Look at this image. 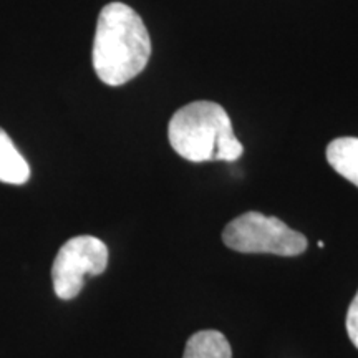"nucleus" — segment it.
I'll use <instances>...</instances> for the list:
<instances>
[{
  "mask_svg": "<svg viewBox=\"0 0 358 358\" xmlns=\"http://www.w3.org/2000/svg\"><path fill=\"white\" fill-rule=\"evenodd\" d=\"M151 57V38L145 22L131 7L111 2L101 8L93 40V69L110 87L136 78Z\"/></svg>",
  "mask_w": 358,
  "mask_h": 358,
  "instance_id": "nucleus-1",
  "label": "nucleus"
},
{
  "mask_svg": "<svg viewBox=\"0 0 358 358\" xmlns=\"http://www.w3.org/2000/svg\"><path fill=\"white\" fill-rule=\"evenodd\" d=\"M169 145L191 163L239 159L244 153L227 111L214 101H192L173 115Z\"/></svg>",
  "mask_w": 358,
  "mask_h": 358,
  "instance_id": "nucleus-2",
  "label": "nucleus"
},
{
  "mask_svg": "<svg viewBox=\"0 0 358 358\" xmlns=\"http://www.w3.org/2000/svg\"><path fill=\"white\" fill-rule=\"evenodd\" d=\"M227 248L244 254H274L294 257L307 249V237L290 229L279 217L249 211L224 227Z\"/></svg>",
  "mask_w": 358,
  "mask_h": 358,
  "instance_id": "nucleus-3",
  "label": "nucleus"
},
{
  "mask_svg": "<svg viewBox=\"0 0 358 358\" xmlns=\"http://www.w3.org/2000/svg\"><path fill=\"white\" fill-rule=\"evenodd\" d=\"M108 266V248L93 236H77L62 245L52 266L53 290L62 301L82 292L85 277L100 275Z\"/></svg>",
  "mask_w": 358,
  "mask_h": 358,
  "instance_id": "nucleus-4",
  "label": "nucleus"
},
{
  "mask_svg": "<svg viewBox=\"0 0 358 358\" xmlns=\"http://www.w3.org/2000/svg\"><path fill=\"white\" fill-rule=\"evenodd\" d=\"M30 179V166L17 150L6 129L0 128V181L6 185H25Z\"/></svg>",
  "mask_w": 358,
  "mask_h": 358,
  "instance_id": "nucleus-5",
  "label": "nucleus"
},
{
  "mask_svg": "<svg viewBox=\"0 0 358 358\" xmlns=\"http://www.w3.org/2000/svg\"><path fill=\"white\" fill-rule=\"evenodd\" d=\"M327 161L352 185L358 187V138H337L327 146Z\"/></svg>",
  "mask_w": 358,
  "mask_h": 358,
  "instance_id": "nucleus-6",
  "label": "nucleus"
},
{
  "mask_svg": "<svg viewBox=\"0 0 358 358\" xmlns=\"http://www.w3.org/2000/svg\"><path fill=\"white\" fill-rule=\"evenodd\" d=\"M182 358H232V350L221 332L199 330L187 340Z\"/></svg>",
  "mask_w": 358,
  "mask_h": 358,
  "instance_id": "nucleus-7",
  "label": "nucleus"
},
{
  "mask_svg": "<svg viewBox=\"0 0 358 358\" xmlns=\"http://www.w3.org/2000/svg\"><path fill=\"white\" fill-rule=\"evenodd\" d=\"M347 332L352 343L358 348V292L348 307L347 312Z\"/></svg>",
  "mask_w": 358,
  "mask_h": 358,
  "instance_id": "nucleus-8",
  "label": "nucleus"
},
{
  "mask_svg": "<svg viewBox=\"0 0 358 358\" xmlns=\"http://www.w3.org/2000/svg\"><path fill=\"white\" fill-rule=\"evenodd\" d=\"M317 245H319V248H325V244L322 243V241H319V243H317Z\"/></svg>",
  "mask_w": 358,
  "mask_h": 358,
  "instance_id": "nucleus-9",
  "label": "nucleus"
}]
</instances>
